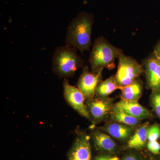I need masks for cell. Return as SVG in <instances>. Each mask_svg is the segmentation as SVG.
I'll list each match as a JSON object with an SVG mask.
<instances>
[{"mask_svg":"<svg viewBox=\"0 0 160 160\" xmlns=\"http://www.w3.org/2000/svg\"><path fill=\"white\" fill-rule=\"evenodd\" d=\"M90 137L81 135L73 143L68 153V160H91Z\"/></svg>","mask_w":160,"mask_h":160,"instance_id":"cell-8","label":"cell"},{"mask_svg":"<svg viewBox=\"0 0 160 160\" xmlns=\"http://www.w3.org/2000/svg\"><path fill=\"white\" fill-rule=\"evenodd\" d=\"M151 91L150 104L154 113L160 119V89Z\"/></svg>","mask_w":160,"mask_h":160,"instance_id":"cell-17","label":"cell"},{"mask_svg":"<svg viewBox=\"0 0 160 160\" xmlns=\"http://www.w3.org/2000/svg\"><path fill=\"white\" fill-rule=\"evenodd\" d=\"M144 65L146 88L151 90L160 89V62L153 56L145 60Z\"/></svg>","mask_w":160,"mask_h":160,"instance_id":"cell-9","label":"cell"},{"mask_svg":"<svg viewBox=\"0 0 160 160\" xmlns=\"http://www.w3.org/2000/svg\"><path fill=\"white\" fill-rule=\"evenodd\" d=\"M94 147L98 151L113 153L117 150V146L113 140L108 135L96 131L92 136Z\"/></svg>","mask_w":160,"mask_h":160,"instance_id":"cell-12","label":"cell"},{"mask_svg":"<svg viewBox=\"0 0 160 160\" xmlns=\"http://www.w3.org/2000/svg\"><path fill=\"white\" fill-rule=\"evenodd\" d=\"M110 157L108 155L102 154L97 157L94 160H108Z\"/></svg>","mask_w":160,"mask_h":160,"instance_id":"cell-22","label":"cell"},{"mask_svg":"<svg viewBox=\"0 0 160 160\" xmlns=\"http://www.w3.org/2000/svg\"><path fill=\"white\" fill-rule=\"evenodd\" d=\"M78 49L66 46L58 47L52 58V69L60 77H67L74 74L82 66L83 60L78 55Z\"/></svg>","mask_w":160,"mask_h":160,"instance_id":"cell-3","label":"cell"},{"mask_svg":"<svg viewBox=\"0 0 160 160\" xmlns=\"http://www.w3.org/2000/svg\"><path fill=\"white\" fill-rule=\"evenodd\" d=\"M149 127V122L144 123L140 126L128 140V148L137 150L144 148L147 141V133Z\"/></svg>","mask_w":160,"mask_h":160,"instance_id":"cell-13","label":"cell"},{"mask_svg":"<svg viewBox=\"0 0 160 160\" xmlns=\"http://www.w3.org/2000/svg\"><path fill=\"white\" fill-rule=\"evenodd\" d=\"M159 159L160 160V154L159 155Z\"/></svg>","mask_w":160,"mask_h":160,"instance_id":"cell-25","label":"cell"},{"mask_svg":"<svg viewBox=\"0 0 160 160\" xmlns=\"http://www.w3.org/2000/svg\"><path fill=\"white\" fill-rule=\"evenodd\" d=\"M122 160H139L134 155L129 154L124 157Z\"/></svg>","mask_w":160,"mask_h":160,"instance_id":"cell-21","label":"cell"},{"mask_svg":"<svg viewBox=\"0 0 160 160\" xmlns=\"http://www.w3.org/2000/svg\"><path fill=\"white\" fill-rule=\"evenodd\" d=\"M102 71L90 72L87 66L83 68L82 72L78 83V88L82 92L85 99L93 98L98 84L101 82Z\"/></svg>","mask_w":160,"mask_h":160,"instance_id":"cell-5","label":"cell"},{"mask_svg":"<svg viewBox=\"0 0 160 160\" xmlns=\"http://www.w3.org/2000/svg\"><path fill=\"white\" fill-rule=\"evenodd\" d=\"M120 160L119 158L117 157H110L109 158V160Z\"/></svg>","mask_w":160,"mask_h":160,"instance_id":"cell-23","label":"cell"},{"mask_svg":"<svg viewBox=\"0 0 160 160\" xmlns=\"http://www.w3.org/2000/svg\"><path fill=\"white\" fill-rule=\"evenodd\" d=\"M121 99L128 101L138 102L142 95L143 85L142 82L138 78L129 86L122 87Z\"/></svg>","mask_w":160,"mask_h":160,"instance_id":"cell-14","label":"cell"},{"mask_svg":"<svg viewBox=\"0 0 160 160\" xmlns=\"http://www.w3.org/2000/svg\"><path fill=\"white\" fill-rule=\"evenodd\" d=\"M63 87L64 96L70 106L82 116L90 118L87 106L84 103L85 98L82 92L78 88L70 85L66 79L64 80Z\"/></svg>","mask_w":160,"mask_h":160,"instance_id":"cell-6","label":"cell"},{"mask_svg":"<svg viewBox=\"0 0 160 160\" xmlns=\"http://www.w3.org/2000/svg\"><path fill=\"white\" fill-rule=\"evenodd\" d=\"M152 160H158L155 159H152ZM160 160L159 159V160Z\"/></svg>","mask_w":160,"mask_h":160,"instance_id":"cell-24","label":"cell"},{"mask_svg":"<svg viewBox=\"0 0 160 160\" xmlns=\"http://www.w3.org/2000/svg\"><path fill=\"white\" fill-rule=\"evenodd\" d=\"M103 129L112 137L121 141L129 139L133 131L132 126L117 122L108 123L103 127Z\"/></svg>","mask_w":160,"mask_h":160,"instance_id":"cell-11","label":"cell"},{"mask_svg":"<svg viewBox=\"0 0 160 160\" xmlns=\"http://www.w3.org/2000/svg\"><path fill=\"white\" fill-rule=\"evenodd\" d=\"M122 53L121 49L111 45L103 36L98 38L95 41L89 57L92 72L103 71L105 68L109 70L114 69L115 61Z\"/></svg>","mask_w":160,"mask_h":160,"instance_id":"cell-2","label":"cell"},{"mask_svg":"<svg viewBox=\"0 0 160 160\" xmlns=\"http://www.w3.org/2000/svg\"><path fill=\"white\" fill-rule=\"evenodd\" d=\"M147 147L149 151L155 155L160 154V143L158 141L148 142Z\"/></svg>","mask_w":160,"mask_h":160,"instance_id":"cell-19","label":"cell"},{"mask_svg":"<svg viewBox=\"0 0 160 160\" xmlns=\"http://www.w3.org/2000/svg\"><path fill=\"white\" fill-rule=\"evenodd\" d=\"M160 138V125L155 123L149 126L147 133V141L153 142L158 141Z\"/></svg>","mask_w":160,"mask_h":160,"instance_id":"cell-18","label":"cell"},{"mask_svg":"<svg viewBox=\"0 0 160 160\" xmlns=\"http://www.w3.org/2000/svg\"><path fill=\"white\" fill-rule=\"evenodd\" d=\"M117 72L115 76L120 89L130 85L144 72L143 66L135 60L123 53L119 56Z\"/></svg>","mask_w":160,"mask_h":160,"instance_id":"cell-4","label":"cell"},{"mask_svg":"<svg viewBox=\"0 0 160 160\" xmlns=\"http://www.w3.org/2000/svg\"><path fill=\"white\" fill-rule=\"evenodd\" d=\"M118 89H120V87L118 86L115 77L111 76L98 84L95 94L98 97L107 98Z\"/></svg>","mask_w":160,"mask_h":160,"instance_id":"cell-16","label":"cell"},{"mask_svg":"<svg viewBox=\"0 0 160 160\" xmlns=\"http://www.w3.org/2000/svg\"><path fill=\"white\" fill-rule=\"evenodd\" d=\"M110 114L112 119L115 122L132 127L137 126L142 120L129 115L114 105Z\"/></svg>","mask_w":160,"mask_h":160,"instance_id":"cell-15","label":"cell"},{"mask_svg":"<svg viewBox=\"0 0 160 160\" xmlns=\"http://www.w3.org/2000/svg\"><path fill=\"white\" fill-rule=\"evenodd\" d=\"M87 108L90 117L94 122H101L111 113L114 105L110 98H99L88 100Z\"/></svg>","mask_w":160,"mask_h":160,"instance_id":"cell-7","label":"cell"},{"mask_svg":"<svg viewBox=\"0 0 160 160\" xmlns=\"http://www.w3.org/2000/svg\"><path fill=\"white\" fill-rule=\"evenodd\" d=\"M93 16L90 13L81 12L69 23L65 43L66 46L74 47L82 52L89 50Z\"/></svg>","mask_w":160,"mask_h":160,"instance_id":"cell-1","label":"cell"},{"mask_svg":"<svg viewBox=\"0 0 160 160\" xmlns=\"http://www.w3.org/2000/svg\"><path fill=\"white\" fill-rule=\"evenodd\" d=\"M114 106L122 109L126 113L140 119L152 118L153 114L149 109L140 105L138 102L121 99Z\"/></svg>","mask_w":160,"mask_h":160,"instance_id":"cell-10","label":"cell"},{"mask_svg":"<svg viewBox=\"0 0 160 160\" xmlns=\"http://www.w3.org/2000/svg\"><path fill=\"white\" fill-rule=\"evenodd\" d=\"M153 55V56L160 62V41L155 46Z\"/></svg>","mask_w":160,"mask_h":160,"instance_id":"cell-20","label":"cell"}]
</instances>
